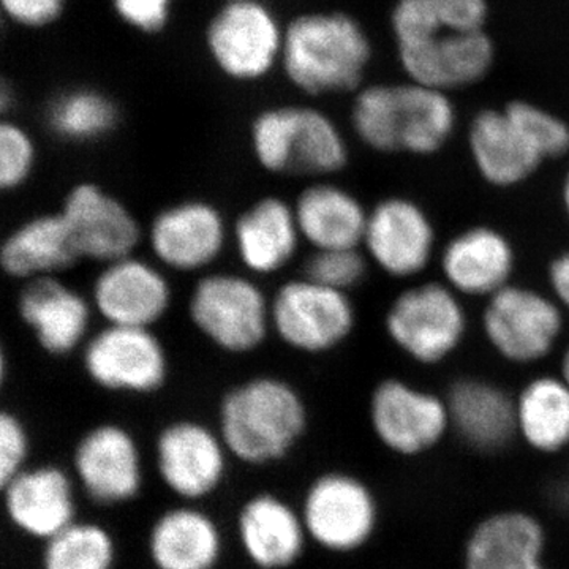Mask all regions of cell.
Here are the masks:
<instances>
[{
    "instance_id": "38",
    "label": "cell",
    "mask_w": 569,
    "mask_h": 569,
    "mask_svg": "<svg viewBox=\"0 0 569 569\" xmlns=\"http://www.w3.org/2000/svg\"><path fill=\"white\" fill-rule=\"evenodd\" d=\"M176 0H110L112 13L127 28L146 37L167 31Z\"/></svg>"
},
{
    "instance_id": "2",
    "label": "cell",
    "mask_w": 569,
    "mask_h": 569,
    "mask_svg": "<svg viewBox=\"0 0 569 569\" xmlns=\"http://www.w3.org/2000/svg\"><path fill=\"white\" fill-rule=\"evenodd\" d=\"M370 59L369 36L346 11H305L284 22L280 70L307 97L359 91Z\"/></svg>"
},
{
    "instance_id": "25",
    "label": "cell",
    "mask_w": 569,
    "mask_h": 569,
    "mask_svg": "<svg viewBox=\"0 0 569 569\" xmlns=\"http://www.w3.org/2000/svg\"><path fill=\"white\" fill-rule=\"evenodd\" d=\"M18 313L48 355L67 356L88 342L91 305L56 277L29 280L18 296Z\"/></svg>"
},
{
    "instance_id": "7",
    "label": "cell",
    "mask_w": 569,
    "mask_h": 569,
    "mask_svg": "<svg viewBox=\"0 0 569 569\" xmlns=\"http://www.w3.org/2000/svg\"><path fill=\"white\" fill-rule=\"evenodd\" d=\"M284 24L266 0H223L206 22V54L228 81L254 84L280 69Z\"/></svg>"
},
{
    "instance_id": "23",
    "label": "cell",
    "mask_w": 569,
    "mask_h": 569,
    "mask_svg": "<svg viewBox=\"0 0 569 569\" xmlns=\"http://www.w3.org/2000/svg\"><path fill=\"white\" fill-rule=\"evenodd\" d=\"M445 399L451 433L468 451L500 456L518 440L516 397L497 385L479 378H462L452 383Z\"/></svg>"
},
{
    "instance_id": "6",
    "label": "cell",
    "mask_w": 569,
    "mask_h": 569,
    "mask_svg": "<svg viewBox=\"0 0 569 569\" xmlns=\"http://www.w3.org/2000/svg\"><path fill=\"white\" fill-rule=\"evenodd\" d=\"M310 546L335 557H351L372 545L381 526L376 489L343 468L320 471L299 501Z\"/></svg>"
},
{
    "instance_id": "5",
    "label": "cell",
    "mask_w": 569,
    "mask_h": 569,
    "mask_svg": "<svg viewBox=\"0 0 569 569\" xmlns=\"http://www.w3.org/2000/svg\"><path fill=\"white\" fill-rule=\"evenodd\" d=\"M253 159L272 174L325 176L348 163L337 123L312 104H274L257 112L249 130Z\"/></svg>"
},
{
    "instance_id": "42",
    "label": "cell",
    "mask_w": 569,
    "mask_h": 569,
    "mask_svg": "<svg viewBox=\"0 0 569 569\" xmlns=\"http://www.w3.org/2000/svg\"><path fill=\"white\" fill-rule=\"evenodd\" d=\"M10 107H13V91H11L7 81H2V88H0V110L7 112L10 110Z\"/></svg>"
},
{
    "instance_id": "29",
    "label": "cell",
    "mask_w": 569,
    "mask_h": 569,
    "mask_svg": "<svg viewBox=\"0 0 569 569\" xmlns=\"http://www.w3.org/2000/svg\"><path fill=\"white\" fill-rule=\"evenodd\" d=\"M293 208L302 239L313 249H358L365 244L369 212L343 187L312 183L299 193Z\"/></svg>"
},
{
    "instance_id": "34",
    "label": "cell",
    "mask_w": 569,
    "mask_h": 569,
    "mask_svg": "<svg viewBox=\"0 0 569 569\" xmlns=\"http://www.w3.org/2000/svg\"><path fill=\"white\" fill-rule=\"evenodd\" d=\"M542 160L557 159L569 151V126L537 104L516 100L505 107Z\"/></svg>"
},
{
    "instance_id": "33",
    "label": "cell",
    "mask_w": 569,
    "mask_h": 569,
    "mask_svg": "<svg viewBox=\"0 0 569 569\" xmlns=\"http://www.w3.org/2000/svg\"><path fill=\"white\" fill-rule=\"evenodd\" d=\"M119 545L102 522L78 518L41 545V569H116Z\"/></svg>"
},
{
    "instance_id": "28",
    "label": "cell",
    "mask_w": 569,
    "mask_h": 569,
    "mask_svg": "<svg viewBox=\"0 0 569 569\" xmlns=\"http://www.w3.org/2000/svg\"><path fill=\"white\" fill-rule=\"evenodd\" d=\"M468 142L479 174L492 186H518L542 163V157L505 108L478 112Z\"/></svg>"
},
{
    "instance_id": "10",
    "label": "cell",
    "mask_w": 569,
    "mask_h": 569,
    "mask_svg": "<svg viewBox=\"0 0 569 569\" xmlns=\"http://www.w3.org/2000/svg\"><path fill=\"white\" fill-rule=\"evenodd\" d=\"M231 456L217 427L181 418L164 425L153 443L160 482L181 503L203 505L228 477Z\"/></svg>"
},
{
    "instance_id": "19",
    "label": "cell",
    "mask_w": 569,
    "mask_h": 569,
    "mask_svg": "<svg viewBox=\"0 0 569 569\" xmlns=\"http://www.w3.org/2000/svg\"><path fill=\"white\" fill-rule=\"evenodd\" d=\"M59 212L81 260L112 263L133 254L140 242L141 228L133 213L97 183H77L67 193Z\"/></svg>"
},
{
    "instance_id": "39",
    "label": "cell",
    "mask_w": 569,
    "mask_h": 569,
    "mask_svg": "<svg viewBox=\"0 0 569 569\" xmlns=\"http://www.w3.org/2000/svg\"><path fill=\"white\" fill-rule=\"evenodd\" d=\"M70 0H0L3 18L18 28L41 31L61 21Z\"/></svg>"
},
{
    "instance_id": "45",
    "label": "cell",
    "mask_w": 569,
    "mask_h": 569,
    "mask_svg": "<svg viewBox=\"0 0 569 569\" xmlns=\"http://www.w3.org/2000/svg\"><path fill=\"white\" fill-rule=\"evenodd\" d=\"M563 493H565V497H567V500L569 503V460H568V467L565 468V473H563Z\"/></svg>"
},
{
    "instance_id": "13",
    "label": "cell",
    "mask_w": 569,
    "mask_h": 569,
    "mask_svg": "<svg viewBox=\"0 0 569 569\" xmlns=\"http://www.w3.org/2000/svg\"><path fill=\"white\" fill-rule=\"evenodd\" d=\"M385 328L389 339L421 365H437L460 346L467 317L458 293L443 283H422L397 296Z\"/></svg>"
},
{
    "instance_id": "20",
    "label": "cell",
    "mask_w": 569,
    "mask_h": 569,
    "mask_svg": "<svg viewBox=\"0 0 569 569\" xmlns=\"http://www.w3.org/2000/svg\"><path fill=\"white\" fill-rule=\"evenodd\" d=\"M173 301V291L156 264L130 257L104 264L92 284V306L110 326L151 329Z\"/></svg>"
},
{
    "instance_id": "15",
    "label": "cell",
    "mask_w": 569,
    "mask_h": 569,
    "mask_svg": "<svg viewBox=\"0 0 569 569\" xmlns=\"http://www.w3.org/2000/svg\"><path fill=\"white\" fill-rule=\"evenodd\" d=\"M548 526L522 507L490 509L460 546L459 569H552Z\"/></svg>"
},
{
    "instance_id": "14",
    "label": "cell",
    "mask_w": 569,
    "mask_h": 569,
    "mask_svg": "<svg viewBox=\"0 0 569 569\" xmlns=\"http://www.w3.org/2000/svg\"><path fill=\"white\" fill-rule=\"evenodd\" d=\"M86 376L103 391L126 396H151L170 376V361L151 329L110 326L97 332L82 348Z\"/></svg>"
},
{
    "instance_id": "41",
    "label": "cell",
    "mask_w": 569,
    "mask_h": 569,
    "mask_svg": "<svg viewBox=\"0 0 569 569\" xmlns=\"http://www.w3.org/2000/svg\"><path fill=\"white\" fill-rule=\"evenodd\" d=\"M549 282L560 305L569 310V250L550 264Z\"/></svg>"
},
{
    "instance_id": "37",
    "label": "cell",
    "mask_w": 569,
    "mask_h": 569,
    "mask_svg": "<svg viewBox=\"0 0 569 569\" xmlns=\"http://www.w3.org/2000/svg\"><path fill=\"white\" fill-rule=\"evenodd\" d=\"M31 436L14 411L0 413V486L31 466Z\"/></svg>"
},
{
    "instance_id": "18",
    "label": "cell",
    "mask_w": 569,
    "mask_h": 569,
    "mask_svg": "<svg viewBox=\"0 0 569 569\" xmlns=\"http://www.w3.org/2000/svg\"><path fill=\"white\" fill-rule=\"evenodd\" d=\"M239 548L254 569H291L310 546L299 505L260 490L239 505L234 518Z\"/></svg>"
},
{
    "instance_id": "22",
    "label": "cell",
    "mask_w": 569,
    "mask_h": 569,
    "mask_svg": "<svg viewBox=\"0 0 569 569\" xmlns=\"http://www.w3.org/2000/svg\"><path fill=\"white\" fill-rule=\"evenodd\" d=\"M365 246L373 263L387 274L408 279L421 274L429 264L436 230L421 206L391 197L369 212Z\"/></svg>"
},
{
    "instance_id": "21",
    "label": "cell",
    "mask_w": 569,
    "mask_h": 569,
    "mask_svg": "<svg viewBox=\"0 0 569 569\" xmlns=\"http://www.w3.org/2000/svg\"><path fill=\"white\" fill-rule=\"evenodd\" d=\"M227 238L223 213L204 200L167 206L149 228V244L159 263L179 272L208 268L222 254Z\"/></svg>"
},
{
    "instance_id": "1",
    "label": "cell",
    "mask_w": 569,
    "mask_h": 569,
    "mask_svg": "<svg viewBox=\"0 0 569 569\" xmlns=\"http://www.w3.org/2000/svg\"><path fill=\"white\" fill-rule=\"evenodd\" d=\"M217 430L231 459L242 466H276L298 448L309 429L305 397L283 378H249L224 392Z\"/></svg>"
},
{
    "instance_id": "8",
    "label": "cell",
    "mask_w": 569,
    "mask_h": 569,
    "mask_svg": "<svg viewBox=\"0 0 569 569\" xmlns=\"http://www.w3.org/2000/svg\"><path fill=\"white\" fill-rule=\"evenodd\" d=\"M194 328L213 347L231 355L252 353L271 331V301L253 280L217 272L194 284L189 299Z\"/></svg>"
},
{
    "instance_id": "30",
    "label": "cell",
    "mask_w": 569,
    "mask_h": 569,
    "mask_svg": "<svg viewBox=\"0 0 569 569\" xmlns=\"http://www.w3.org/2000/svg\"><path fill=\"white\" fill-rule=\"evenodd\" d=\"M61 212L33 217L11 231L0 247V266L13 279L54 277L80 261Z\"/></svg>"
},
{
    "instance_id": "40",
    "label": "cell",
    "mask_w": 569,
    "mask_h": 569,
    "mask_svg": "<svg viewBox=\"0 0 569 569\" xmlns=\"http://www.w3.org/2000/svg\"><path fill=\"white\" fill-rule=\"evenodd\" d=\"M438 24L458 32L485 31L489 9L486 0H425Z\"/></svg>"
},
{
    "instance_id": "43",
    "label": "cell",
    "mask_w": 569,
    "mask_h": 569,
    "mask_svg": "<svg viewBox=\"0 0 569 569\" xmlns=\"http://www.w3.org/2000/svg\"><path fill=\"white\" fill-rule=\"evenodd\" d=\"M561 378L569 385V348L567 353H565L563 359H561Z\"/></svg>"
},
{
    "instance_id": "26",
    "label": "cell",
    "mask_w": 569,
    "mask_h": 569,
    "mask_svg": "<svg viewBox=\"0 0 569 569\" xmlns=\"http://www.w3.org/2000/svg\"><path fill=\"white\" fill-rule=\"evenodd\" d=\"M515 263L511 242L489 227L462 231L448 242L441 254V272L448 287L458 295L490 298L508 287Z\"/></svg>"
},
{
    "instance_id": "36",
    "label": "cell",
    "mask_w": 569,
    "mask_h": 569,
    "mask_svg": "<svg viewBox=\"0 0 569 569\" xmlns=\"http://www.w3.org/2000/svg\"><path fill=\"white\" fill-rule=\"evenodd\" d=\"M366 272L367 261L358 249L316 250L306 263V277L343 293L361 283Z\"/></svg>"
},
{
    "instance_id": "27",
    "label": "cell",
    "mask_w": 569,
    "mask_h": 569,
    "mask_svg": "<svg viewBox=\"0 0 569 569\" xmlns=\"http://www.w3.org/2000/svg\"><path fill=\"white\" fill-rule=\"evenodd\" d=\"M301 239L293 204L279 197L261 198L233 227L239 260L258 276L274 274L290 263Z\"/></svg>"
},
{
    "instance_id": "16",
    "label": "cell",
    "mask_w": 569,
    "mask_h": 569,
    "mask_svg": "<svg viewBox=\"0 0 569 569\" xmlns=\"http://www.w3.org/2000/svg\"><path fill=\"white\" fill-rule=\"evenodd\" d=\"M486 337L498 355L518 365L546 358L563 329L560 307L530 288L508 284L488 298Z\"/></svg>"
},
{
    "instance_id": "4",
    "label": "cell",
    "mask_w": 569,
    "mask_h": 569,
    "mask_svg": "<svg viewBox=\"0 0 569 569\" xmlns=\"http://www.w3.org/2000/svg\"><path fill=\"white\" fill-rule=\"evenodd\" d=\"M391 24L410 81L448 93L477 84L492 69L496 51L488 33L443 28L425 0H399Z\"/></svg>"
},
{
    "instance_id": "9",
    "label": "cell",
    "mask_w": 569,
    "mask_h": 569,
    "mask_svg": "<svg viewBox=\"0 0 569 569\" xmlns=\"http://www.w3.org/2000/svg\"><path fill=\"white\" fill-rule=\"evenodd\" d=\"M369 425L380 447L403 460L426 458L451 436L447 399L399 378L373 389Z\"/></svg>"
},
{
    "instance_id": "32",
    "label": "cell",
    "mask_w": 569,
    "mask_h": 569,
    "mask_svg": "<svg viewBox=\"0 0 569 569\" xmlns=\"http://www.w3.org/2000/svg\"><path fill=\"white\" fill-rule=\"evenodd\" d=\"M118 103L108 93L89 86L66 89L56 93L44 110L48 129L59 140L93 142L102 140L118 127Z\"/></svg>"
},
{
    "instance_id": "17",
    "label": "cell",
    "mask_w": 569,
    "mask_h": 569,
    "mask_svg": "<svg viewBox=\"0 0 569 569\" xmlns=\"http://www.w3.org/2000/svg\"><path fill=\"white\" fill-rule=\"evenodd\" d=\"M2 488L3 515L24 538L41 545L78 519L77 481L58 463L29 466Z\"/></svg>"
},
{
    "instance_id": "31",
    "label": "cell",
    "mask_w": 569,
    "mask_h": 569,
    "mask_svg": "<svg viewBox=\"0 0 569 569\" xmlns=\"http://www.w3.org/2000/svg\"><path fill=\"white\" fill-rule=\"evenodd\" d=\"M516 433L533 455L559 458L569 452V385L561 377L529 381L516 397Z\"/></svg>"
},
{
    "instance_id": "11",
    "label": "cell",
    "mask_w": 569,
    "mask_h": 569,
    "mask_svg": "<svg viewBox=\"0 0 569 569\" xmlns=\"http://www.w3.org/2000/svg\"><path fill=\"white\" fill-rule=\"evenodd\" d=\"M70 471L80 493L99 508L126 507L146 485L140 443L129 427L118 422H100L82 433Z\"/></svg>"
},
{
    "instance_id": "24",
    "label": "cell",
    "mask_w": 569,
    "mask_h": 569,
    "mask_svg": "<svg viewBox=\"0 0 569 569\" xmlns=\"http://www.w3.org/2000/svg\"><path fill=\"white\" fill-rule=\"evenodd\" d=\"M223 530L203 505L163 509L146 535L153 569H217L223 559Z\"/></svg>"
},
{
    "instance_id": "44",
    "label": "cell",
    "mask_w": 569,
    "mask_h": 569,
    "mask_svg": "<svg viewBox=\"0 0 569 569\" xmlns=\"http://www.w3.org/2000/svg\"><path fill=\"white\" fill-rule=\"evenodd\" d=\"M563 206L569 219V173L567 174V178H565L563 182Z\"/></svg>"
},
{
    "instance_id": "35",
    "label": "cell",
    "mask_w": 569,
    "mask_h": 569,
    "mask_svg": "<svg viewBox=\"0 0 569 569\" xmlns=\"http://www.w3.org/2000/svg\"><path fill=\"white\" fill-rule=\"evenodd\" d=\"M37 163V146L31 133L18 123H0V187L6 192L20 189L31 178Z\"/></svg>"
},
{
    "instance_id": "12",
    "label": "cell",
    "mask_w": 569,
    "mask_h": 569,
    "mask_svg": "<svg viewBox=\"0 0 569 569\" xmlns=\"http://www.w3.org/2000/svg\"><path fill=\"white\" fill-rule=\"evenodd\" d=\"M271 326L284 346L320 355L346 342L356 326V310L343 291L302 277L277 288Z\"/></svg>"
},
{
    "instance_id": "3",
    "label": "cell",
    "mask_w": 569,
    "mask_h": 569,
    "mask_svg": "<svg viewBox=\"0 0 569 569\" xmlns=\"http://www.w3.org/2000/svg\"><path fill=\"white\" fill-rule=\"evenodd\" d=\"M350 118L359 140L373 151L415 156L440 151L456 126L448 93L413 81L359 89Z\"/></svg>"
}]
</instances>
